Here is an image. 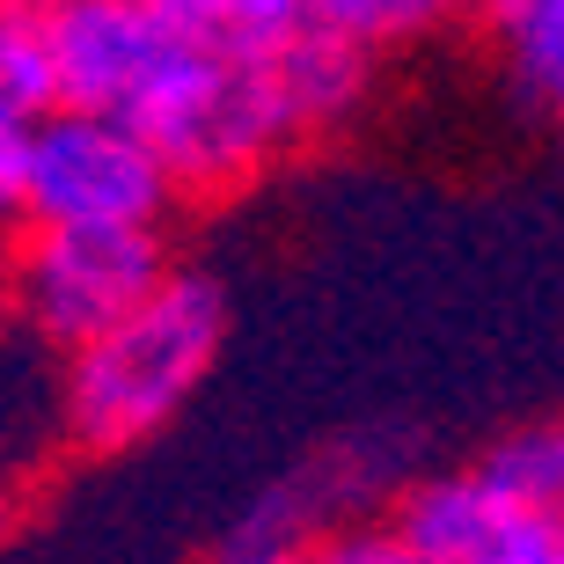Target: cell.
I'll list each match as a JSON object with an SVG mask.
<instances>
[{"label":"cell","instance_id":"6da1fadb","mask_svg":"<svg viewBox=\"0 0 564 564\" xmlns=\"http://www.w3.org/2000/svg\"><path fill=\"white\" fill-rule=\"evenodd\" d=\"M228 337V301L198 272H169L126 323L59 352L66 389V447L74 455H126L147 433H162L206 381L213 352Z\"/></svg>","mask_w":564,"mask_h":564},{"label":"cell","instance_id":"7a4b0ae2","mask_svg":"<svg viewBox=\"0 0 564 564\" xmlns=\"http://www.w3.org/2000/svg\"><path fill=\"white\" fill-rule=\"evenodd\" d=\"M132 126L162 147L184 191H228L301 140L272 52H213L198 37L132 110Z\"/></svg>","mask_w":564,"mask_h":564},{"label":"cell","instance_id":"3957f363","mask_svg":"<svg viewBox=\"0 0 564 564\" xmlns=\"http://www.w3.org/2000/svg\"><path fill=\"white\" fill-rule=\"evenodd\" d=\"M176 169L132 118L110 110H44L30 126V191L22 228L104 220V228H162L176 206Z\"/></svg>","mask_w":564,"mask_h":564},{"label":"cell","instance_id":"277c9868","mask_svg":"<svg viewBox=\"0 0 564 564\" xmlns=\"http://www.w3.org/2000/svg\"><path fill=\"white\" fill-rule=\"evenodd\" d=\"M169 279L162 228H104V220H59L15 242V315L52 345L74 352L110 323H126L147 293Z\"/></svg>","mask_w":564,"mask_h":564},{"label":"cell","instance_id":"5b68a950","mask_svg":"<svg viewBox=\"0 0 564 564\" xmlns=\"http://www.w3.org/2000/svg\"><path fill=\"white\" fill-rule=\"evenodd\" d=\"M52 22V66H59L66 110H132L162 88V74L191 52V37L154 0H44Z\"/></svg>","mask_w":564,"mask_h":564},{"label":"cell","instance_id":"8992f818","mask_svg":"<svg viewBox=\"0 0 564 564\" xmlns=\"http://www.w3.org/2000/svg\"><path fill=\"white\" fill-rule=\"evenodd\" d=\"M389 528L403 543V564H513L506 513L477 469L411 484L389 513Z\"/></svg>","mask_w":564,"mask_h":564},{"label":"cell","instance_id":"52a82bcc","mask_svg":"<svg viewBox=\"0 0 564 564\" xmlns=\"http://www.w3.org/2000/svg\"><path fill=\"white\" fill-rule=\"evenodd\" d=\"M513 535V564H564V425H528L477 462Z\"/></svg>","mask_w":564,"mask_h":564},{"label":"cell","instance_id":"ba28073f","mask_svg":"<svg viewBox=\"0 0 564 564\" xmlns=\"http://www.w3.org/2000/svg\"><path fill=\"white\" fill-rule=\"evenodd\" d=\"M44 352L52 345L22 315L0 330V528L15 513V484L37 469V440H66V389L59 375H44Z\"/></svg>","mask_w":564,"mask_h":564},{"label":"cell","instance_id":"9c48e42d","mask_svg":"<svg viewBox=\"0 0 564 564\" xmlns=\"http://www.w3.org/2000/svg\"><path fill=\"white\" fill-rule=\"evenodd\" d=\"M367 52H375L367 37H352V30H337V22H323V15H308L272 52L279 82H286V104H293V118H301V140L345 126V118L367 104V74H375Z\"/></svg>","mask_w":564,"mask_h":564},{"label":"cell","instance_id":"30bf717a","mask_svg":"<svg viewBox=\"0 0 564 564\" xmlns=\"http://www.w3.org/2000/svg\"><path fill=\"white\" fill-rule=\"evenodd\" d=\"M154 8L213 52H279L315 15V0H154Z\"/></svg>","mask_w":564,"mask_h":564},{"label":"cell","instance_id":"8fae6325","mask_svg":"<svg viewBox=\"0 0 564 564\" xmlns=\"http://www.w3.org/2000/svg\"><path fill=\"white\" fill-rule=\"evenodd\" d=\"M0 104L30 110H59V66H52V22L44 0H0Z\"/></svg>","mask_w":564,"mask_h":564},{"label":"cell","instance_id":"7c38bea8","mask_svg":"<svg viewBox=\"0 0 564 564\" xmlns=\"http://www.w3.org/2000/svg\"><path fill=\"white\" fill-rule=\"evenodd\" d=\"M469 0H315V15L352 30L367 44H403V37H425L440 30L447 15H462Z\"/></svg>","mask_w":564,"mask_h":564},{"label":"cell","instance_id":"4fadbf2b","mask_svg":"<svg viewBox=\"0 0 564 564\" xmlns=\"http://www.w3.org/2000/svg\"><path fill=\"white\" fill-rule=\"evenodd\" d=\"M30 110L0 104V228L22 220V191H30Z\"/></svg>","mask_w":564,"mask_h":564},{"label":"cell","instance_id":"5bb4252c","mask_svg":"<svg viewBox=\"0 0 564 564\" xmlns=\"http://www.w3.org/2000/svg\"><path fill=\"white\" fill-rule=\"evenodd\" d=\"M8 286H15V242H8V228H0V301H8Z\"/></svg>","mask_w":564,"mask_h":564},{"label":"cell","instance_id":"9a60e30c","mask_svg":"<svg viewBox=\"0 0 564 564\" xmlns=\"http://www.w3.org/2000/svg\"><path fill=\"white\" fill-rule=\"evenodd\" d=\"M550 110H557V118H564V88H557V96H550Z\"/></svg>","mask_w":564,"mask_h":564}]
</instances>
